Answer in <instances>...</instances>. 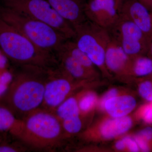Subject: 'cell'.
Wrapping results in <instances>:
<instances>
[{
	"mask_svg": "<svg viewBox=\"0 0 152 152\" xmlns=\"http://www.w3.org/2000/svg\"><path fill=\"white\" fill-rule=\"evenodd\" d=\"M18 151L15 147L10 145L0 146V152H14Z\"/></svg>",
	"mask_w": 152,
	"mask_h": 152,
	"instance_id": "cell-27",
	"label": "cell"
},
{
	"mask_svg": "<svg viewBox=\"0 0 152 152\" xmlns=\"http://www.w3.org/2000/svg\"><path fill=\"white\" fill-rule=\"evenodd\" d=\"M146 6L151 12L152 11V0H138Z\"/></svg>",
	"mask_w": 152,
	"mask_h": 152,
	"instance_id": "cell-29",
	"label": "cell"
},
{
	"mask_svg": "<svg viewBox=\"0 0 152 152\" xmlns=\"http://www.w3.org/2000/svg\"><path fill=\"white\" fill-rule=\"evenodd\" d=\"M0 48L6 56L18 66L51 69L59 65L54 54L36 46L20 32L1 19Z\"/></svg>",
	"mask_w": 152,
	"mask_h": 152,
	"instance_id": "cell-2",
	"label": "cell"
},
{
	"mask_svg": "<svg viewBox=\"0 0 152 152\" xmlns=\"http://www.w3.org/2000/svg\"><path fill=\"white\" fill-rule=\"evenodd\" d=\"M139 92L144 99L152 101V82L149 80L142 82L139 86Z\"/></svg>",
	"mask_w": 152,
	"mask_h": 152,
	"instance_id": "cell-21",
	"label": "cell"
},
{
	"mask_svg": "<svg viewBox=\"0 0 152 152\" xmlns=\"http://www.w3.org/2000/svg\"><path fill=\"white\" fill-rule=\"evenodd\" d=\"M80 110L77 100L75 98L70 97L66 99L57 108L55 113L62 122L80 118Z\"/></svg>",
	"mask_w": 152,
	"mask_h": 152,
	"instance_id": "cell-17",
	"label": "cell"
},
{
	"mask_svg": "<svg viewBox=\"0 0 152 152\" xmlns=\"http://www.w3.org/2000/svg\"><path fill=\"white\" fill-rule=\"evenodd\" d=\"M4 2L5 7L43 22L68 39H74L73 27L55 10L47 0H4Z\"/></svg>",
	"mask_w": 152,
	"mask_h": 152,
	"instance_id": "cell-6",
	"label": "cell"
},
{
	"mask_svg": "<svg viewBox=\"0 0 152 152\" xmlns=\"http://www.w3.org/2000/svg\"><path fill=\"white\" fill-rule=\"evenodd\" d=\"M55 11L73 27L87 20L86 0H47Z\"/></svg>",
	"mask_w": 152,
	"mask_h": 152,
	"instance_id": "cell-11",
	"label": "cell"
},
{
	"mask_svg": "<svg viewBox=\"0 0 152 152\" xmlns=\"http://www.w3.org/2000/svg\"><path fill=\"white\" fill-rule=\"evenodd\" d=\"M151 21H152V12H151Z\"/></svg>",
	"mask_w": 152,
	"mask_h": 152,
	"instance_id": "cell-33",
	"label": "cell"
},
{
	"mask_svg": "<svg viewBox=\"0 0 152 152\" xmlns=\"http://www.w3.org/2000/svg\"><path fill=\"white\" fill-rule=\"evenodd\" d=\"M147 53L149 54L152 58V36L151 38H150L148 49V51Z\"/></svg>",
	"mask_w": 152,
	"mask_h": 152,
	"instance_id": "cell-31",
	"label": "cell"
},
{
	"mask_svg": "<svg viewBox=\"0 0 152 152\" xmlns=\"http://www.w3.org/2000/svg\"><path fill=\"white\" fill-rule=\"evenodd\" d=\"M23 121L20 140L37 148L50 147L58 144L63 128L55 113L42 108L29 114Z\"/></svg>",
	"mask_w": 152,
	"mask_h": 152,
	"instance_id": "cell-4",
	"label": "cell"
},
{
	"mask_svg": "<svg viewBox=\"0 0 152 152\" xmlns=\"http://www.w3.org/2000/svg\"><path fill=\"white\" fill-rule=\"evenodd\" d=\"M118 11H119L124 0H114Z\"/></svg>",
	"mask_w": 152,
	"mask_h": 152,
	"instance_id": "cell-32",
	"label": "cell"
},
{
	"mask_svg": "<svg viewBox=\"0 0 152 152\" xmlns=\"http://www.w3.org/2000/svg\"><path fill=\"white\" fill-rule=\"evenodd\" d=\"M0 19L15 28L40 49L56 56L68 39L43 22L7 7H0Z\"/></svg>",
	"mask_w": 152,
	"mask_h": 152,
	"instance_id": "cell-3",
	"label": "cell"
},
{
	"mask_svg": "<svg viewBox=\"0 0 152 152\" xmlns=\"http://www.w3.org/2000/svg\"><path fill=\"white\" fill-rule=\"evenodd\" d=\"M56 56L60 66L74 79L85 80L96 76L70 56L61 47L56 53Z\"/></svg>",
	"mask_w": 152,
	"mask_h": 152,
	"instance_id": "cell-13",
	"label": "cell"
},
{
	"mask_svg": "<svg viewBox=\"0 0 152 152\" xmlns=\"http://www.w3.org/2000/svg\"><path fill=\"white\" fill-rule=\"evenodd\" d=\"M144 55L130 57L132 75L145 77L152 74V58Z\"/></svg>",
	"mask_w": 152,
	"mask_h": 152,
	"instance_id": "cell-19",
	"label": "cell"
},
{
	"mask_svg": "<svg viewBox=\"0 0 152 152\" xmlns=\"http://www.w3.org/2000/svg\"><path fill=\"white\" fill-rule=\"evenodd\" d=\"M151 12L138 0H124L119 11L120 16L133 22L149 38L152 36Z\"/></svg>",
	"mask_w": 152,
	"mask_h": 152,
	"instance_id": "cell-10",
	"label": "cell"
},
{
	"mask_svg": "<svg viewBox=\"0 0 152 152\" xmlns=\"http://www.w3.org/2000/svg\"><path fill=\"white\" fill-rule=\"evenodd\" d=\"M23 127V120L18 118L4 105L0 104V131L9 132L20 139Z\"/></svg>",
	"mask_w": 152,
	"mask_h": 152,
	"instance_id": "cell-16",
	"label": "cell"
},
{
	"mask_svg": "<svg viewBox=\"0 0 152 152\" xmlns=\"http://www.w3.org/2000/svg\"><path fill=\"white\" fill-rule=\"evenodd\" d=\"M105 63L108 71L119 77L132 75L130 57L111 39L106 51Z\"/></svg>",
	"mask_w": 152,
	"mask_h": 152,
	"instance_id": "cell-12",
	"label": "cell"
},
{
	"mask_svg": "<svg viewBox=\"0 0 152 152\" xmlns=\"http://www.w3.org/2000/svg\"><path fill=\"white\" fill-rule=\"evenodd\" d=\"M61 48L88 70L95 75H96L94 68L95 65L86 54L79 48L73 40L68 39L66 41L62 46Z\"/></svg>",
	"mask_w": 152,
	"mask_h": 152,
	"instance_id": "cell-18",
	"label": "cell"
},
{
	"mask_svg": "<svg viewBox=\"0 0 152 152\" xmlns=\"http://www.w3.org/2000/svg\"><path fill=\"white\" fill-rule=\"evenodd\" d=\"M138 135L143 138L147 141L151 140L152 139V128L147 127L141 131L139 134Z\"/></svg>",
	"mask_w": 152,
	"mask_h": 152,
	"instance_id": "cell-26",
	"label": "cell"
},
{
	"mask_svg": "<svg viewBox=\"0 0 152 152\" xmlns=\"http://www.w3.org/2000/svg\"><path fill=\"white\" fill-rule=\"evenodd\" d=\"M132 125L130 117L124 116L107 120L100 128L101 134L104 138L112 139L127 132Z\"/></svg>",
	"mask_w": 152,
	"mask_h": 152,
	"instance_id": "cell-15",
	"label": "cell"
},
{
	"mask_svg": "<svg viewBox=\"0 0 152 152\" xmlns=\"http://www.w3.org/2000/svg\"><path fill=\"white\" fill-rule=\"evenodd\" d=\"M97 100V97L94 93H88L82 97L79 102L80 110L87 112L90 110L94 105Z\"/></svg>",
	"mask_w": 152,
	"mask_h": 152,
	"instance_id": "cell-20",
	"label": "cell"
},
{
	"mask_svg": "<svg viewBox=\"0 0 152 152\" xmlns=\"http://www.w3.org/2000/svg\"><path fill=\"white\" fill-rule=\"evenodd\" d=\"M111 39L130 57L147 53L150 39L129 20L120 16L107 30Z\"/></svg>",
	"mask_w": 152,
	"mask_h": 152,
	"instance_id": "cell-7",
	"label": "cell"
},
{
	"mask_svg": "<svg viewBox=\"0 0 152 152\" xmlns=\"http://www.w3.org/2000/svg\"><path fill=\"white\" fill-rule=\"evenodd\" d=\"M135 99L129 95L113 97L105 103L104 108L113 118L126 116L135 108Z\"/></svg>",
	"mask_w": 152,
	"mask_h": 152,
	"instance_id": "cell-14",
	"label": "cell"
},
{
	"mask_svg": "<svg viewBox=\"0 0 152 152\" xmlns=\"http://www.w3.org/2000/svg\"><path fill=\"white\" fill-rule=\"evenodd\" d=\"M141 115L145 122L152 124V105L148 104L143 107Z\"/></svg>",
	"mask_w": 152,
	"mask_h": 152,
	"instance_id": "cell-22",
	"label": "cell"
},
{
	"mask_svg": "<svg viewBox=\"0 0 152 152\" xmlns=\"http://www.w3.org/2000/svg\"><path fill=\"white\" fill-rule=\"evenodd\" d=\"M85 13L88 20L107 30L119 18L114 0H88L85 6Z\"/></svg>",
	"mask_w": 152,
	"mask_h": 152,
	"instance_id": "cell-9",
	"label": "cell"
},
{
	"mask_svg": "<svg viewBox=\"0 0 152 152\" xmlns=\"http://www.w3.org/2000/svg\"><path fill=\"white\" fill-rule=\"evenodd\" d=\"M18 66L2 98L4 105L23 120L42 107L50 69L34 65Z\"/></svg>",
	"mask_w": 152,
	"mask_h": 152,
	"instance_id": "cell-1",
	"label": "cell"
},
{
	"mask_svg": "<svg viewBox=\"0 0 152 152\" xmlns=\"http://www.w3.org/2000/svg\"><path fill=\"white\" fill-rule=\"evenodd\" d=\"M118 91L115 89H112L109 91L102 98V100L101 101L100 106L102 108H104L105 103L108 100L111 98L115 96L118 94Z\"/></svg>",
	"mask_w": 152,
	"mask_h": 152,
	"instance_id": "cell-25",
	"label": "cell"
},
{
	"mask_svg": "<svg viewBox=\"0 0 152 152\" xmlns=\"http://www.w3.org/2000/svg\"><path fill=\"white\" fill-rule=\"evenodd\" d=\"M73 40L82 51L88 57L95 66L105 74H108L105 65V56L111 38L108 31L88 19L74 27Z\"/></svg>",
	"mask_w": 152,
	"mask_h": 152,
	"instance_id": "cell-5",
	"label": "cell"
},
{
	"mask_svg": "<svg viewBox=\"0 0 152 152\" xmlns=\"http://www.w3.org/2000/svg\"><path fill=\"white\" fill-rule=\"evenodd\" d=\"M126 147V144H125V142L123 140L118 141L115 144L116 148L117 149L120 150V151L124 149Z\"/></svg>",
	"mask_w": 152,
	"mask_h": 152,
	"instance_id": "cell-30",
	"label": "cell"
},
{
	"mask_svg": "<svg viewBox=\"0 0 152 152\" xmlns=\"http://www.w3.org/2000/svg\"><path fill=\"white\" fill-rule=\"evenodd\" d=\"M126 146L131 152H137L139 151V147L135 140L129 137H126L123 139Z\"/></svg>",
	"mask_w": 152,
	"mask_h": 152,
	"instance_id": "cell-23",
	"label": "cell"
},
{
	"mask_svg": "<svg viewBox=\"0 0 152 152\" xmlns=\"http://www.w3.org/2000/svg\"><path fill=\"white\" fill-rule=\"evenodd\" d=\"M8 86L0 80V98H2L7 89Z\"/></svg>",
	"mask_w": 152,
	"mask_h": 152,
	"instance_id": "cell-28",
	"label": "cell"
},
{
	"mask_svg": "<svg viewBox=\"0 0 152 152\" xmlns=\"http://www.w3.org/2000/svg\"><path fill=\"white\" fill-rule=\"evenodd\" d=\"M135 140L137 144L138 147L144 152L149 151V147L148 145L146 140H145L141 136L137 135L135 137Z\"/></svg>",
	"mask_w": 152,
	"mask_h": 152,
	"instance_id": "cell-24",
	"label": "cell"
},
{
	"mask_svg": "<svg viewBox=\"0 0 152 152\" xmlns=\"http://www.w3.org/2000/svg\"><path fill=\"white\" fill-rule=\"evenodd\" d=\"M73 80L59 65L50 69L45 87L43 103L41 108L55 113L70 93Z\"/></svg>",
	"mask_w": 152,
	"mask_h": 152,
	"instance_id": "cell-8",
	"label": "cell"
}]
</instances>
